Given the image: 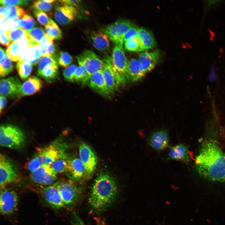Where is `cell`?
<instances>
[{
	"label": "cell",
	"instance_id": "7a4b0ae2",
	"mask_svg": "<svg viewBox=\"0 0 225 225\" xmlns=\"http://www.w3.org/2000/svg\"><path fill=\"white\" fill-rule=\"evenodd\" d=\"M118 193L116 181L107 172H100L94 181L88 198L91 207L95 211L102 212L114 202Z\"/></svg>",
	"mask_w": 225,
	"mask_h": 225
},
{
	"label": "cell",
	"instance_id": "f546056e",
	"mask_svg": "<svg viewBox=\"0 0 225 225\" xmlns=\"http://www.w3.org/2000/svg\"><path fill=\"white\" fill-rule=\"evenodd\" d=\"M16 68L20 77L23 80L28 78L32 70V65L25 61L18 62L16 64Z\"/></svg>",
	"mask_w": 225,
	"mask_h": 225
},
{
	"label": "cell",
	"instance_id": "f907efd6",
	"mask_svg": "<svg viewBox=\"0 0 225 225\" xmlns=\"http://www.w3.org/2000/svg\"><path fill=\"white\" fill-rule=\"evenodd\" d=\"M58 1L62 4L77 8L81 3V1L79 0H62Z\"/></svg>",
	"mask_w": 225,
	"mask_h": 225
},
{
	"label": "cell",
	"instance_id": "30bf717a",
	"mask_svg": "<svg viewBox=\"0 0 225 225\" xmlns=\"http://www.w3.org/2000/svg\"><path fill=\"white\" fill-rule=\"evenodd\" d=\"M57 174L50 165L45 164L31 172L30 178L35 183L44 187L53 184L57 179Z\"/></svg>",
	"mask_w": 225,
	"mask_h": 225
},
{
	"label": "cell",
	"instance_id": "7bdbcfd3",
	"mask_svg": "<svg viewBox=\"0 0 225 225\" xmlns=\"http://www.w3.org/2000/svg\"><path fill=\"white\" fill-rule=\"evenodd\" d=\"M77 67L74 64L66 67L63 70V75L65 79L69 82H75L74 75L75 70Z\"/></svg>",
	"mask_w": 225,
	"mask_h": 225
},
{
	"label": "cell",
	"instance_id": "8d00e7d4",
	"mask_svg": "<svg viewBox=\"0 0 225 225\" xmlns=\"http://www.w3.org/2000/svg\"><path fill=\"white\" fill-rule=\"evenodd\" d=\"M6 33L11 42L18 41L27 34L26 31L18 27L12 29H8L6 30Z\"/></svg>",
	"mask_w": 225,
	"mask_h": 225
},
{
	"label": "cell",
	"instance_id": "cb8c5ba5",
	"mask_svg": "<svg viewBox=\"0 0 225 225\" xmlns=\"http://www.w3.org/2000/svg\"><path fill=\"white\" fill-rule=\"evenodd\" d=\"M128 74L129 79L136 82L143 78L146 73L138 59L132 58L128 62Z\"/></svg>",
	"mask_w": 225,
	"mask_h": 225
},
{
	"label": "cell",
	"instance_id": "e0dca14e",
	"mask_svg": "<svg viewBox=\"0 0 225 225\" xmlns=\"http://www.w3.org/2000/svg\"><path fill=\"white\" fill-rule=\"evenodd\" d=\"M90 87L100 95L107 98H110L112 93L106 83L102 70L93 74L89 81Z\"/></svg>",
	"mask_w": 225,
	"mask_h": 225
},
{
	"label": "cell",
	"instance_id": "ffe728a7",
	"mask_svg": "<svg viewBox=\"0 0 225 225\" xmlns=\"http://www.w3.org/2000/svg\"><path fill=\"white\" fill-rule=\"evenodd\" d=\"M168 158L187 162L191 159V156L188 147L180 143L172 147L168 152Z\"/></svg>",
	"mask_w": 225,
	"mask_h": 225
},
{
	"label": "cell",
	"instance_id": "b9f144b4",
	"mask_svg": "<svg viewBox=\"0 0 225 225\" xmlns=\"http://www.w3.org/2000/svg\"><path fill=\"white\" fill-rule=\"evenodd\" d=\"M52 3L47 2L46 0H37L33 2L32 7L44 12L50 11L52 8Z\"/></svg>",
	"mask_w": 225,
	"mask_h": 225
},
{
	"label": "cell",
	"instance_id": "d590c367",
	"mask_svg": "<svg viewBox=\"0 0 225 225\" xmlns=\"http://www.w3.org/2000/svg\"><path fill=\"white\" fill-rule=\"evenodd\" d=\"M35 24L34 19L31 16L25 14L18 20V27L22 28L27 31L32 28Z\"/></svg>",
	"mask_w": 225,
	"mask_h": 225
},
{
	"label": "cell",
	"instance_id": "f35d334b",
	"mask_svg": "<svg viewBox=\"0 0 225 225\" xmlns=\"http://www.w3.org/2000/svg\"><path fill=\"white\" fill-rule=\"evenodd\" d=\"M30 57L28 62L32 65L38 63L42 56L41 48L39 46L30 47Z\"/></svg>",
	"mask_w": 225,
	"mask_h": 225
},
{
	"label": "cell",
	"instance_id": "8992f818",
	"mask_svg": "<svg viewBox=\"0 0 225 225\" xmlns=\"http://www.w3.org/2000/svg\"><path fill=\"white\" fill-rule=\"evenodd\" d=\"M133 25L128 20H117L107 25L104 31L115 45L122 46L125 33Z\"/></svg>",
	"mask_w": 225,
	"mask_h": 225
},
{
	"label": "cell",
	"instance_id": "83f0119b",
	"mask_svg": "<svg viewBox=\"0 0 225 225\" xmlns=\"http://www.w3.org/2000/svg\"><path fill=\"white\" fill-rule=\"evenodd\" d=\"M37 74L48 82H51L55 80L58 74V65H50L45 67Z\"/></svg>",
	"mask_w": 225,
	"mask_h": 225
},
{
	"label": "cell",
	"instance_id": "f1b7e54d",
	"mask_svg": "<svg viewBox=\"0 0 225 225\" xmlns=\"http://www.w3.org/2000/svg\"><path fill=\"white\" fill-rule=\"evenodd\" d=\"M31 45L33 46H38L39 42L46 35L45 32L40 27H35L26 31Z\"/></svg>",
	"mask_w": 225,
	"mask_h": 225
},
{
	"label": "cell",
	"instance_id": "6da1fadb",
	"mask_svg": "<svg viewBox=\"0 0 225 225\" xmlns=\"http://www.w3.org/2000/svg\"><path fill=\"white\" fill-rule=\"evenodd\" d=\"M195 166L202 178L225 182V153L215 142L208 140L203 143L195 158Z\"/></svg>",
	"mask_w": 225,
	"mask_h": 225
},
{
	"label": "cell",
	"instance_id": "db71d44e",
	"mask_svg": "<svg viewBox=\"0 0 225 225\" xmlns=\"http://www.w3.org/2000/svg\"><path fill=\"white\" fill-rule=\"evenodd\" d=\"M81 225H83L82 224H81Z\"/></svg>",
	"mask_w": 225,
	"mask_h": 225
},
{
	"label": "cell",
	"instance_id": "44dd1931",
	"mask_svg": "<svg viewBox=\"0 0 225 225\" xmlns=\"http://www.w3.org/2000/svg\"><path fill=\"white\" fill-rule=\"evenodd\" d=\"M66 172L71 178L77 181L80 180L86 172L83 163L78 158L68 159Z\"/></svg>",
	"mask_w": 225,
	"mask_h": 225
},
{
	"label": "cell",
	"instance_id": "681fc988",
	"mask_svg": "<svg viewBox=\"0 0 225 225\" xmlns=\"http://www.w3.org/2000/svg\"><path fill=\"white\" fill-rule=\"evenodd\" d=\"M17 42L21 48L30 47V40L27 34Z\"/></svg>",
	"mask_w": 225,
	"mask_h": 225
},
{
	"label": "cell",
	"instance_id": "e575fe53",
	"mask_svg": "<svg viewBox=\"0 0 225 225\" xmlns=\"http://www.w3.org/2000/svg\"><path fill=\"white\" fill-rule=\"evenodd\" d=\"M58 57L51 55H42L38 63V68L37 73L42 71L45 67L50 65H58Z\"/></svg>",
	"mask_w": 225,
	"mask_h": 225
},
{
	"label": "cell",
	"instance_id": "ba28073f",
	"mask_svg": "<svg viewBox=\"0 0 225 225\" xmlns=\"http://www.w3.org/2000/svg\"><path fill=\"white\" fill-rule=\"evenodd\" d=\"M19 198L17 193L12 189L5 188L1 190L0 211L3 215H9L17 210Z\"/></svg>",
	"mask_w": 225,
	"mask_h": 225
},
{
	"label": "cell",
	"instance_id": "f6af8a7d",
	"mask_svg": "<svg viewBox=\"0 0 225 225\" xmlns=\"http://www.w3.org/2000/svg\"><path fill=\"white\" fill-rule=\"evenodd\" d=\"M54 39L53 38L46 35L44 38L39 42L38 46L41 48L42 55L44 54L46 50L51 45L53 44Z\"/></svg>",
	"mask_w": 225,
	"mask_h": 225
},
{
	"label": "cell",
	"instance_id": "52a82bcc",
	"mask_svg": "<svg viewBox=\"0 0 225 225\" xmlns=\"http://www.w3.org/2000/svg\"><path fill=\"white\" fill-rule=\"evenodd\" d=\"M79 65L83 67L90 77L94 73L102 70L104 66L103 60H101L93 51L84 50L76 57Z\"/></svg>",
	"mask_w": 225,
	"mask_h": 225
},
{
	"label": "cell",
	"instance_id": "603a6c76",
	"mask_svg": "<svg viewBox=\"0 0 225 225\" xmlns=\"http://www.w3.org/2000/svg\"><path fill=\"white\" fill-rule=\"evenodd\" d=\"M42 85L38 78L33 76L29 77L22 84L20 97L34 94L41 88Z\"/></svg>",
	"mask_w": 225,
	"mask_h": 225
},
{
	"label": "cell",
	"instance_id": "4dcf8cb0",
	"mask_svg": "<svg viewBox=\"0 0 225 225\" xmlns=\"http://www.w3.org/2000/svg\"><path fill=\"white\" fill-rule=\"evenodd\" d=\"M44 32L46 35L54 39H60L62 37L61 31L52 20L49 24L45 26Z\"/></svg>",
	"mask_w": 225,
	"mask_h": 225
},
{
	"label": "cell",
	"instance_id": "74e56055",
	"mask_svg": "<svg viewBox=\"0 0 225 225\" xmlns=\"http://www.w3.org/2000/svg\"><path fill=\"white\" fill-rule=\"evenodd\" d=\"M68 160L65 156L55 161L50 165L52 169L57 173H62L66 172Z\"/></svg>",
	"mask_w": 225,
	"mask_h": 225
},
{
	"label": "cell",
	"instance_id": "f5cc1de1",
	"mask_svg": "<svg viewBox=\"0 0 225 225\" xmlns=\"http://www.w3.org/2000/svg\"><path fill=\"white\" fill-rule=\"evenodd\" d=\"M0 112L6 106L7 103V99L6 97L1 95L0 97Z\"/></svg>",
	"mask_w": 225,
	"mask_h": 225
},
{
	"label": "cell",
	"instance_id": "ab89813d",
	"mask_svg": "<svg viewBox=\"0 0 225 225\" xmlns=\"http://www.w3.org/2000/svg\"><path fill=\"white\" fill-rule=\"evenodd\" d=\"M32 12L33 15L37 19L38 22L43 26H46L49 24L52 20L49 18L47 14L44 11L33 9Z\"/></svg>",
	"mask_w": 225,
	"mask_h": 225
},
{
	"label": "cell",
	"instance_id": "484cf974",
	"mask_svg": "<svg viewBox=\"0 0 225 225\" xmlns=\"http://www.w3.org/2000/svg\"><path fill=\"white\" fill-rule=\"evenodd\" d=\"M0 16L4 17L7 20L18 19L25 13L24 10L19 6H1Z\"/></svg>",
	"mask_w": 225,
	"mask_h": 225
},
{
	"label": "cell",
	"instance_id": "7c38bea8",
	"mask_svg": "<svg viewBox=\"0 0 225 225\" xmlns=\"http://www.w3.org/2000/svg\"><path fill=\"white\" fill-rule=\"evenodd\" d=\"M57 5L54 9V17L62 25H66L73 22L78 17L77 8L61 3Z\"/></svg>",
	"mask_w": 225,
	"mask_h": 225
},
{
	"label": "cell",
	"instance_id": "3957f363",
	"mask_svg": "<svg viewBox=\"0 0 225 225\" xmlns=\"http://www.w3.org/2000/svg\"><path fill=\"white\" fill-rule=\"evenodd\" d=\"M24 142V134L20 128L9 124L1 125L0 144L1 146L18 149L22 147Z\"/></svg>",
	"mask_w": 225,
	"mask_h": 225
},
{
	"label": "cell",
	"instance_id": "7402d4cb",
	"mask_svg": "<svg viewBox=\"0 0 225 225\" xmlns=\"http://www.w3.org/2000/svg\"><path fill=\"white\" fill-rule=\"evenodd\" d=\"M90 38L93 46L98 50L104 52L109 49L110 39L104 31L93 32Z\"/></svg>",
	"mask_w": 225,
	"mask_h": 225
},
{
	"label": "cell",
	"instance_id": "9c48e42d",
	"mask_svg": "<svg viewBox=\"0 0 225 225\" xmlns=\"http://www.w3.org/2000/svg\"><path fill=\"white\" fill-rule=\"evenodd\" d=\"M18 172L12 162L3 154L0 155V185L1 190L16 182Z\"/></svg>",
	"mask_w": 225,
	"mask_h": 225
},
{
	"label": "cell",
	"instance_id": "7dc6e473",
	"mask_svg": "<svg viewBox=\"0 0 225 225\" xmlns=\"http://www.w3.org/2000/svg\"><path fill=\"white\" fill-rule=\"evenodd\" d=\"M30 57V47L22 48L20 54V61H29Z\"/></svg>",
	"mask_w": 225,
	"mask_h": 225
},
{
	"label": "cell",
	"instance_id": "60d3db41",
	"mask_svg": "<svg viewBox=\"0 0 225 225\" xmlns=\"http://www.w3.org/2000/svg\"><path fill=\"white\" fill-rule=\"evenodd\" d=\"M73 61L72 56L66 52H60L58 55V64L61 66L67 67L72 63Z\"/></svg>",
	"mask_w": 225,
	"mask_h": 225
},
{
	"label": "cell",
	"instance_id": "ee69618b",
	"mask_svg": "<svg viewBox=\"0 0 225 225\" xmlns=\"http://www.w3.org/2000/svg\"><path fill=\"white\" fill-rule=\"evenodd\" d=\"M31 0H0V4L4 6H15L18 5L28 6Z\"/></svg>",
	"mask_w": 225,
	"mask_h": 225
},
{
	"label": "cell",
	"instance_id": "1f68e13d",
	"mask_svg": "<svg viewBox=\"0 0 225 225\" xmlns=\"http://www.w3.org/2000/svg\"><path fill=\"white\" fill-rule=\"evenodd\" d=\"M21 48L17 42H12L6 50V53L12 61L14 62L20 61V54Z\"/></svg>",
	"mask_w": 225,
	"mask_h": 225
},
{
	"label": "cell",
	"instance_id": "836d02e7",
	"mask_svg": "<svg viewBox=\"0 0 225 225\" xmlns=\"http://www.w3.org/2000/svg\"><path fill=\"white\" fill-rule=\"evenodd\" d=\"M90 78L87 71L81 65L77 67L74 75L75 82L84 85L89 82Z\"/></svg>",
	"mask_w": 225,
	"mask_h": 225
},
{
	"label": "cell",
	"instance_id": "816d5d0a",
	"mask_svg": "<svg viewBox=\"0 0 225 225\" xmlns=\"http://www.w3.org/2000/svg\"><path fill=\"white\" fill-rule=\"evenodd\" d=\"M56 51L55 46L52 44L47 49L44 54H48L55 57H58V56L55 54Z\"/></svg>",
	"mask_w": 225,
	"mask_h": 225
},
{
	"label": "cell",
	"instance_id": "4fadbf2b",
	"mask_svg": "<svg viewBox=\"0 0 225 225\" xmlns=\"http://www.w3.org/2000/svg\"><path fill=\"white\" fill-rule=\"evenodd\" d=\"M79 158L83 163L85 172L90 175L95 170L97 164V158L91 148L85 142L79 145Z\"/></svg>",
	"mask_w": 225,
	"mask_h": 225
},
{
	"label": "cell",
	"instance_id": "d4e9b609",
	"mask_svg": "<svg viewBox=\"0 0 225 225\" xmlns=\"http://www.w3.org/2000/svg\"><path fill=\"white\" fill-rule=\"evenodd\" d=\"M138 37L144 50L152 48L156 45L153 34L145 28H139Z\"/></svg>",
	"mask_w": 225,
	"mask_h": 225
},
{
	"label": "cell",
	"instance_id": "5bb4252c",
	"mask_svg": "<svg viewBox=\"0 0 225 225\" xmlns=\"http://www.w3.org/2000/svg\"><path fill=\"white\" fill-rule=\"evenodd\" d=\"M22 86L19 79L16 76L2 79L0 82V95L12 99L20 98Z\"/></svg>",
	"mask_w": 225,
	"mask_h": 225
},
{
	"label": "cell",
	"instance_id": "d6a6232c",
	"mask_svg": "<svg viewBox=\"0 0 225 225\" xmlns=\"http://www.w3.org/2000/svg\"><path fill=\"white\" fill-rule=\"evenodd\" d=\"M124 43L125 49L127 51L138 52L144 50L138 36L130 38Z\"/></svg>",
	"mask_w": 225,
	"mask_h": 225
},
{
	"label": "cell",
	"instance_id": "bcb514c9",
	"mask_svg": "<svg viewBox=\"0 0 225 225\" xmlns=\"http://www.w3.org/2000/svg\"><path fill=\"white\" fill-rule=\"evenodd\" d=\"M138 29L139 28L134 25L130 28L124 36V42L130 38L138 36Z\"/></svg>",
	"mask_w": 225,
	"mask_h": 225
},
{
	"label": "cell",
	"instance_id": "9a60e30c",
	"mask_svg": "<svg viewBox=\"0 0 225 225\" xmlns=\"http://www.w3.org/2000/svg\"><path fill=\"white\" fill-rule=\"evenodd\" d=\"M40 192L43 200L52 208L59 210L64 207L60 193L55 183L41 188Z\"/></svg>",
	"mask_w": 225,
	"mask_h": 225
},
{
	"label": "cell",
	"instance_id": "4316f807",
	"mask_svg": "<svg viewBox=\"0 0 225 225\" xmlns=\"http://www.w3.org/2000/svg\"><path fill=\"white\" fill-rule=\"evenodd\" d=\"M0 76L4 78L13 70V65L4 50L0 48Z\"/></svg>",
	"mask_w": 225,
	"mask_h": 225
},
{
	"label": "cell",
	"instance_id": "2e32d148",
	"mask_svg": "<svg viewBox=\"0 0 225 225\" xmlns=\"http://www.w3.org/2000/svg\"><path fill=\"white\" fill-rule=\"evenodd\" d=\"M103 61L104 66L102 70L103 73L109 89L113 93L117 91L123 84L113 70L111 58L108 56L105 57Z\"/></svg>",
	"mask_w": 225,
	"mask_h": 225
},
{
	"label": "cell",
	"instance_id": "8fae6325",
	"mask_svg": "<svg viewBox=\"0 0 225 225\" xmlns=\"http://www.w3.org/2000/svg\"><path fill=\"white\" fill-rule=\"evenodd\" d=\"M61 196L65 205L71 206L76 202L80 193L76 186L69 181H62L55 183Z\"/></svg>",
	"mask_w": 225,
	"mask_h": 225
},
{
	"label": "cell",
	"instance_id": "ac0fdd59",
	"mask_svg": "<svg viewBox=\"0 0 225 225\" xmlns=\"http://www.w3.org/2000/svg\"><path fill=\"white\" fill-rule=\"evenodd\" d=\"M169 135L167 131L160 129L153 132L148 139L149 144L152 148L158 151L166 149L169 143Z\"/></svg>",
	"mask_w": 225,
	"mask_h": 225
},
{
	"label": "cell",
	"instance_id": "277c9868",
	"mask_svg": "<svg viewBox=\"0 0 225 225\" xmlns=\"http://www.w3.org/2000/svg\"><path fill=\"white\" fill-rule=\"evenodd\" d=\"M67 145L60 139H57L49 145L41 148L36 155L42 165H51L54 161L66 156Z\"/></svg>",
	"mask_w": 225,
	"mask_h": 225
},
{
	"label": "cell",
	"instance_id": "5b68a950",
	"mask_svg": "<svg viewBox=\"0 0 225 225\" xmlns=\"http://www.w3.org/2000/svg\"><path fill=\"white\" fill-rule=\"evenodd\" d=\"M112 68L118 78L123 84L129 79L128 62L122 46L115 45L111 57Z\"/></svg>",
	"mask_w": 225,
	"mask_h": 225
},
{
	"label": "cell",
	"instance_id": "d6986e66",
	"mask_svg": "<svg viewBox=\"0 0 225 225\" xmlns=\"http://www.w3.org/2000/svg\"><path fill=\"white\" fill-rule=\"evenodd\" d=\"M160 57V52L158 49L152 52H145L140 54L138 60L146 73L154 68Z\"/></svg>",
	"mask_w": 225,
	"mask_h": 225
},
{
	"label": "cell",
	"instance_id": "c3c4849f",
	"mask_svg": "<svg viewBox=\"0 0 225 225\" xmlns=\"http://www.w3.org/2000/svg\"><path fill=\"white\" fill-rule=\"evenodd\" d=\"M6 31V30H0V42L2 45L8 47L11 42L7 36Z\"/></svg>",
	"mask_w": 225,
	"mask_h": 225
}]
</instances>
